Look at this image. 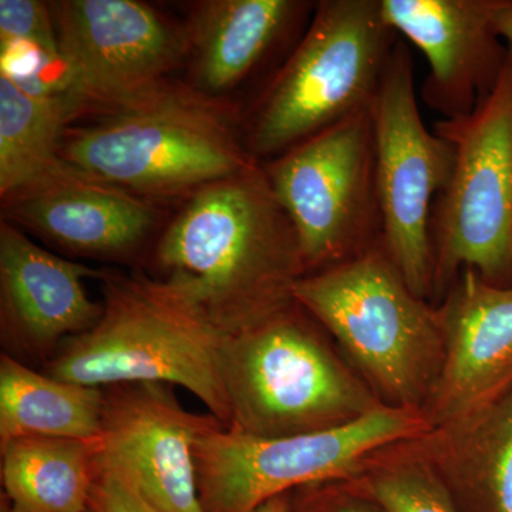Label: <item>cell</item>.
<instances>
[{
    "instance_id": "1",
    "label": "cell",
    "mask_w": 512,
    "mask_h": 512,
    "mask_svg": "<svg viewBox=\"0 0 512 512\" xmlns=\"http://www.w3.org/2000/svg\"><path fill=\"white\" fill-rule=\"evenodd\" d=\"M153 265L151 278L225 336L291 305L306 275L261 164L181 201L157 237Z\"/></svg>"
},
{
    "instance_id": "2",
    "label": "cell",
    "mask_w": 512,
    "mask_h": 512,
    "mask_svg": "<svg viewBox=\"0 0 512 512\" xmlns=\"http://www.w3.org/2000/svg\"><path fill=\"white\" fill-rule=\"evenodd\" d=\"M242 114L175 80L123 109L70 124L60 158L94 180L150 200H181L258 165Z\"/></svg>"
},
{
    "instance_id": "3",
    "label": "cell",
    "mask_w": 512,
    "mask_h": 512,
    "mask_svg": "<svg viewBox=\"0 0 512 512\" xmlns=\"http://www.w3.org/2000/svg\"><path fill=\"white\" fill-rule=\"evenodd\" d=\"M99 281V322L67 339L43 372L100 389L133 383L181 386L228 429L231 414L221 375L227 336L146 272L101 269Z\"/></svg>"
},
{
    "instance_id": "4",
    "label": "cell",
    "mask_w": 512,
    "mask_h": 512,
    "mask_svg": "<svg viewBox=\"0 0 512 512\" xmlns=\"http://www.w3.org/2000/svg\"><path fill=\"white\" fill-rule=\"evenodd\" d=\"M298 302L225 338L228 430L259 439L346 426L386 406Z\"/></svg>"
},
{
    "instance_id": "5",
    "label": "cell",
    "mask_w": 512,
    "mask_h": 512,
    "mask_svg": "<svg viewBox=\"0 0 512 512\" xmlns=\"http://www.w3.org/2000/svg\"><path fill=\"white\" fill-rule=\"evenodd\" d=\"M399 35L382 0H320L301 39L242 116L249 154L264 164L369 110Z\"/></svg>"
},
{
    "instance_id": "6",
    "label": "cell",
    "mask_w": 512,
    "mask_h": 512,
    "mask_svg": "<svg viewBox=\"0 0 512 512\" xmlns=\"http://www.w3.org/2000/svg\"><path fill=\"white\" fill-rule=\"evenodd\" d=\"M293 299L336 339L384 404L424 409L443 363L439 316L382 244L303 276Z\"/></svg>"
},
{
    "instance_id": "7",
    "label": "cell",
    "mask_w": 512,
    "mask_h": 512,
    "mask_svg": "<svg viewBox=\"0 0 512 512\" xmlns=\"http://www.w3.org/2000/svg\"><path fill=\"white\" fill-rule=\"evenodd\" d=\"M433 130L454 147V167L431 215L434 293L463 269L512 285V47L500 79L473 113Z\"/></svg>"
},
{
    "instance_id": "8",
    "label": "cell",
    "mask_w": 512,
    "mask_h": 512,
    "mask_svg": "<svg viewBox=\"0 0 512 512\" xmlns=\"http://www.w3.org/2000/svg\"><path fill=\"white\" fill-rule=\"evenodd\" d=\"M431 430L423 410L387 404L338 429L279 439L217 427L195 444L202 511L255 512L305 485L352 480L379 451Z\"/></svg>"
},
{
    "instance_id": "9",
    "label": "cell",
    "mask_w": 512,
    "mask_h": 512,
    "mask_svg": "<svg viewBox=\"0 0 512 512\" xmlns=\"http://www.w3.org/2000/svg\"><path fill=\"white\" fill-rule=\"evenodd\" d=\"M261 165L295 229L306 275L382 244L370 109Z\"/></svg>"
},
{
    "instance_id": "10",
    "label": "cell",
    "mask_w": 512,
    "mask_h": 512,
    "mask_svg": "<svg viewBox=\"0 0 512 512\" xmlns=\"http://www.w3.org/2000/svg\"><path fill=\"white\" fill-rule=\"evenodd\" d=\"M382 247L421 299L434 293L431 215L454 167V147L429 130L414 86L413 57L399 37L370 106Z\"/></svg>"
},
{
    "instance_id": "11",
    "label": "cell",
    "mask_w": 512,
    "mask_h": 512,
    "mask_svg": "<svg viewBox=\"0 0 512 512\" xmlns=\"http://www.w3.org/2000/svg\"><path fill=\"white\" fill-rule=\"evenodd\" d=\"M70 124L123 109L173 82L185 66L183 23L137 0L50 3Z\"/></svg>"
},
{
    "instance_id": "12",
    "label": "cell",
    "mask_w": 512,
    "mask_h": 512,
    "mask_svg": "<svg viewBox=\"0 0 512 512\" xmlns=\"http://www.w3.org/2000/svg\"><path fill=\"white\" fill-rule=\"evenodd\" d=\"M104 396L100 470L123 480L153 511L204 512L195 444L221 421L188 412L170 384H120Z\"/></svg>"
},
{
    "instance_id": "13",
    "label": "cell",
    "mask_w": 512,
    "mask_h": 512,
    "mask_svg": "<svg viewBox=\"0 0 512 512\" xmlns=\"http://www.w3.org/2000/svg\"><path fill=\"white\" fill-rule=\"evenodd\" d=\"M508 0H382L384 18L426 57L421 99L443 120L466 117L500 79L508 45L497 19Z\"/></svg>"
},
{
    "instance_id": "14",
    "label": "cell",
    "mask_w": 512,
    "mask_h": 512,
    "mask_svg": "<svg viewBox=\"0 0 512 512\" xmlns=\"http://www.w3.org/2000/svg\"><path fill=\"white\" fill-rule=\"evenodd\" d=\"M2 215L62 251L103 261L134 258L164 228L160 202L64 163L45 180L3 200Z\"/></svg>"
},
{
    "instance_id": "15",
    "label": "cell",
    "mask_w": 512,
    "mask_h": 512,
    "mask_svg": "<svg viewBox=\"0 0 512 512\" xmlns=\"http://www.w3.org/2000/svg\"><path fill=\"white\" fill-rule=\"evenodd\" d=\"M437 316L443 363L423 409L433 429L480 412L512 389V285L463 269Z\"/></svg>"
},
{
    "instance_id": "16",
    "label": "cell",
    "mask_w": 512,
    "mask_h": 512,
    "mask_svg": "<svg viewBox=\"0 0 512 512\" xmlns=\"http://www.w3.org/2000/svg\"><path fill=\"white\" fill-rule=\"evenodd\" d=\"M89 268L40 247L25 231L0 222V338L20 362L52 359L67 339L96 326L103 302L87 295Z\"/></svg>"
},
{
    "instance_id": "17",
    "label": "cell",
    "mask_w": 512,
    "mask_h": 512,
    "mask_svg": "<svg viewBox=\"0 0 512 512\" xmlns=\"http://www.w3.org/2000/svg\"><path fill=\"white\" fill-rule=\"evenodd\" d=\"M316 2L301 0H201L185 19L187 86L202 96L228 100L303 22Z\"/></svg>"
},
{
    "instance_id": "18",
    "label": "cell",
    "mask_w": 512,
    "mask_h": 512,
    "mask_svg": "<svg viewBox=\"0 0 512 512\" xmlns=\"http://www.w3.org/2000/svg\"><path fill=\"white\" fill-rule=\"evenodd\" d=\"M414 441L444 483L477 494L488 512H512V389Z\"/></svg>"
},
{
    "instance_id": "19",
    "label": "cell",
    "mask_w": 512,
    "mask_h": 512,
    "mask_svg": "<svg viewBox=\"0 0 512 512\" xmlns=\"http://www.w3.org/2000/svg\"><path fill=\"white\" fill-rule=\"evenodd\" d=\"M3 512H87L99 439L19 437L0 444Z\"/></svg>"
},
{
    "instance_id": "20",
    "label": "cell",
    "mask_w": 512,
    "mask_h": 512,
    "mask_svg": "<svg viewBox=\"0 0 512 512\" xmlns=\"http://www.w3.org/2000/svg\"><path fill=\"white\" fill-rule=\"evenodd\" d=\"M104 389L40 373L3 353L0 356V444L19 437L97 440Z\"/></svg>"
},
{
    "instance_id": "21",
    "label": "cell",
    "mask_w": 512,
    "mask_h": 512,
    "mask_svg": "<svg viewBox=\"0 0 512 512\" xmlns=\"http://www.w3.org/2000/svg\"><path fill=\"white\" fill-rule=\"evenodd\" d=\"M70 126L62 94L29 92L0 73V200L56 173Z\"/></svg>"
},
{
    "instance_id": "22",
    "label": "cell",
    "mask_w": 512,
    "mask_h": 512,
    "mask_svg": "<svg viewBox=\"0 0 512 512\" xmlns=\"http://www.w3.org/2000/svg\"><path fill=\"white\" fill-rule=\"evenodd\" d=\"M348 481L362 484L386 512H458L447 485L414 440L379 451Z\"/></svg>"
},
{
    "instance_id": "23",
    "label": "cell",
    "mask_w": 512,
    "mask_h": 512,
    "mask_svg": "<svg viewBox=\"0 0 512 512\" xmlns=\"http://www.w3.org/2000/svg\"><path fill=\"white\" fill-rule=\"evenodd\" d=\"M23 43L36 47L63 72L62 53L50 3L0 0V45Z\"/></svg>"
},
{
    "instance_id": "24",
    "label": "cell",
    "mask_w": 512,
    "mask_h": 512,
    "mask_svg": "<svg viewBox=\"0 0 512 512\" xmlns=\"http://www.w3.org/2000/svg\"><path fill=\"white\" fill-rule=\"evenodd\" d=\"M90 512H156L123 480L109 471L100 470L93 485Z\"/></svg>"
},
{
    "instance_id": "25",
    "label": "cell",
    "mask_w": 512,
    "mask_h": 512,
    "mask_svg": "<svg viewBox=\"0 0 512 512\" xmlns=\"http://www.w3.org/2000/svg\"><path fill=\"white\" fill-rule=\"evenodd\" d=\"M295 491H298L301 497L296 503H293L291 497V512H370L365 507L348 504L335 505L332 510H328L315 484L305 485Z\"/></svg>"
},
{
    "instance_id": "26",
    "label": "cell",
    "mask_w": 512,
    "mask_h": 512,
    "mask_svg": "<svg viewBox=\"0 0 512 512\" xmlns=\"http://www.w3.org/2000/svg\"><path fill=\"white\" fill-rule=\"evenodd\" d=\"M497 28L504 42L512 47V0H508L507 5L498 15Z\"/></svg>"
},
{
    "instance_id": "27",
    "label": "cell",
    "mask_w": 512,
    "mask_h": 512,
    "mask_svg": "<svg viewBox=\"0 0 512 512\" xmlns=\"http://www.w3.org/2000/svg\"><path fill=\"white\" fill-rule=\"evenodd\" d=\"M255 512H291V493L282 494L266 501Z\"/></svg>"
},
{
    "instance_id": "28",
    "label": "cell",
    "mask_w": 512,
    "mask_h": 512,
    "mask_svg": "<svg viewBox=\"0 0 512 512\" xmlns=\"http://www.w3.org/2000/svg\"><path fill=\"white\" fill-rule=\"evenodd\" d=\"M87 512H90V511H87Z\"/></svg>"
}]
</instances>
